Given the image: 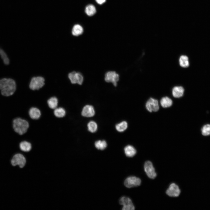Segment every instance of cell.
Wrapping results in <instances>:
<instances>
[{"label":"cell","instance_id":"cell-1","mask_svg":"<svg viewBox=\"0 0 210 210\" xmlns=\"http://www.w3.org/2000/svg\"><path fill=\"white\" fill-rule=\"evenodd\" d=\"M16 89V83L13 79L4 78L0 80V90L3 96H9L13 95Z\"/></svg>","mask_w":210,"mask_h":210},{"label":"cell","instance_id":"cell-2","mask_svg":"<svg viewBox=\"0 0 210 210\" xmlns=\"http://www.w3.org/2000/svg\"><path fill=\"white\" fill-rule=\"evenodd\" d=\"M13 126L14 131L20 135L25 133L29 127V124L26 120L20 118L14 119Z\"/></svg>","mask_w":210,"mask_h":210},{"label":"cell","instance_id":"cell-3","mask_svg":"<svg viewBox=\"0 0 210 210\" xmlns=\"http://www.w3.org/2000/svg\"><path fill=\"white\" fill-rule=\"evenodd\" d=\"M45 79L41 76L34 77L32 78L29 87L32 90H38L42 87L45 84Z\"/></svg>","mask_w":210,"mask_h":210},{"label":"cell","instance_id":"cell-4","mask_svg":"<svg viewBox=\"0 0 210 210\" xmlns=\"http://www.w3.org/2000/svg\"><path fill=\"white\" fill-rule=\"evenodd\" d=\"M141 183L140 178L135 176H130L125 180L124 185L126 187L130 188L139 186Z\"/></svg>","mask_w":210,"mask_h":210},{"label":"cell","instance_id":"cell-5","mask_svg":"<svg viewBox=\"0 0 210 210\" xmlns=\"http://www.w3.org/2000/svg\"><path fill=\"white\" fill-rule=\"evenodd\" d=\"M144 168L145 172L149 178L154 179L156 177L157 174L151 161H146L144 163Z\"/></svg>","mask_w":210,"mask_h":210},{"label":"cell","instance_id":"cell-6","mask_svg":"<svg viewBox=\"0 0 210 210\" xmlns=\"http://www.w3.org/2000/svg\"><path fill=\"white\" fill-rule=\"evenodd\" d=\"M68 78L72 84L77 83L81 85L83 81V77L82 74L79 72L74 71L70 73Z\"/></svg>","mask_w":210,"mask_h":210},{"label":"cell","instance_id":"cell-7","mask_svg":"<svg viewBox=\"0 0 210 210\" xmlns=\"http://www.w3.org/2000/svg\"><path fill=\"white\" fill-rule=\"evenodd\" d=\"M26 160L25 158L22 154L18 153L15 154L11 160V163L13 166L18 165L22 168L25 165Z\"/></svg>","mask_w":210,"mask_h":210},{"label":"cell","instance_id":"cell-8","mask_svg":"<svg viewBox=\"0 0 210 210\" xmlns=\"http://www.w3.org/2000/svg\"><path fill=\"white\" fill-rule=\"evenodd\" d=\"M120 204L123 206L122 210H134V206L131 199L125 196L122 197L119 201Z\"/></svg>","mask_w":210,"mask_h":210},{"label":"cell","instance_id":"cell-9","mask_svg":"<svg viewBox=\"0 0 210 210\" xmlns=\"http://www.w3.org/2000/svg\"><path fill=\"white\" fill-rule=\"evenodd\" d=\"M146 107L149 112H156L159 108L158 101L156 99L150 98L146 104Z\"/></svg>","mask_w":210,"mask_h":210},{"label":"cell","instance_id":"cell-10","mask_svg":"<svg viewBox=\"0 0 210 210\" xmlns=\"http://www.w3.org/2000/svg\"><path fill=\"white\" fill-rule=\"evenodd\" d=\"M105 81L107 82H111L116 86L117 82L119 80V75L114 71H109L107 72L105 77Z\"/></svg>","mask_w":210,"mask_h":210},{"label":"cell","instance_id":"cell-11","mask_svg":"<svg viewBox=\"0 0 210 210\" xmlns=\"http://www.w3.org/2000/svg\"><path fill=\"white\" fill-rule=\"evenodd\" d=\"M180 192L179 187L174 183H171L166 191V193L168 195L174 197L178 196Z\"/></svg>","mask_w":210,"mask_h":210},{"label":"cell","instance_id":"cell-12","mask_svg":"<svg viewBox=\"0 0 210 210\" xmlns=\"http://www.w3.org/2000/svg\"><path fill=\"white\" fill-rule=\"evenodd\" d=\"M95 114L94 107L91 105H87L83 108L81 112L82 116L87 117L93 116Z\"/></svg>","mask_w":210,"mask_h":210},{"label":"cell","instance_id":"cell-13","mask_svg":"<svg viewBox=\"0 0 210 210\" xmlns=\"http://www.w3.org/2000/svg\"><path fill=\"white\" fill-rule=\"evenodd\" d=\"M184 92V89L182 86H175L172 89V94L175 98H180L183 95Z\"/></svg>","mask_w":210,"mask_h":210},{"label":"cell","instance_id":"cell-14","mask_svg":"<svg viewBox=\"0 0 210 210\" xmlns=\"http://www.w3.org/2000/svg\"><path fill=\"white\" fill-rule=\"evenodd\" d=\"M29 113L30 117L33 119H38L41 115L40 110L36 107L31 108L29 111Z\"/></svg>","mask_w":210,"mask_h":210},{"label":"cell","instance_id":"cell-15","mask_svg":"<svg viewBox=\"0 0 210 210\" xmlns=\"http://www.w3.org/2000/svg\"><path fill=\"white\" fill-rule=\"evenodd\" d=\"M125 153L126 155L129 157H132L135 155L136 151L135 148L130 145L125 146L124 148Z\"/></svg>","mask_w":210,"mask_h":210},{"label":"cell","instance_id":"cell-16","mask_svg":"<svg viewBox=\"0 0 210 210\" xmlns=\"http://www.w3.org/2000/svg\"><path fill=\"white\" fill-rule=\"evenodd\" d=\"M160 103L162 106L164 108L170 107L172 104V100L167 97H165L162 98L160 101Z\"/></svg>","mask_w":210,"mask_h":210},{"label":"cell","instance_id":"cell-17","mask_svg":"<svg viewBox=\"0 0 210 210\" xmlns=\"http://www.w3.org/2000/svg\"><path fill=\"white\" fill-rule=\"evenodd\" d=\"M179 63L180 66L183 68H187L189 65L188 57L185 55L181 56L179 59Z\"/></svg>","mask_w":210,"mask_h":210},{"label":"cell","instance_id":"cell-18","mask_svg":"<svg viewBox=\"0 0 210 210\" xmlns=\"http://www.w3.org/2000/svg\"><path fill=\"white\" fill-rule=\"evenodd\" d=\"M83 29L82 27L79 24H76L73 27L72 33L74 36H78L81 35L83 33Z\"/></svg>","mask_w":210,"mask_h":210},{"label":"cell","instance_id":"cell-19","mask_svg":"<svg viewBox=\"0 0 210 210\" xmlns=\"http://www.w3.org/2000/svg\"><path fill=\"white\" fill-rule=\"evenodd\" d=\"M19 146L20 149L24 152L29 151L32 148L31 144L26 141L21 142Z\"/></svg>","mask_w":210,"mask_h":210},{"label":"cell","instance_id":"cell-20","mask_svg":"<svg viewBox=\"0 0 210 210\" xmlns=\"http://www.w3.org/2000/svg\"><path fill=\"white\" fill-rule=\"evenodd\" d=\"M85 12L88 15L91 16L96 13V9L93 5L89 4L87 5L85 7Z\"/></svg>","mask_w":210,"mask_h":210},{"label":"cell","instance_id":"cell-21","mask_svg":"<svg viewBox=\"0 0 210 210\" xmlns=\"http://www.w3.org/2000/svg\"><path fill=\"white\" fill-rule=\"evenodd\" d=\"M47 103L48 106L50 108L55 109L57 106L58 100L56 97H52L48 100Z\"/></svg>","mask_w":210,"mask_h":210},{"label":"cell","instance_id":"cell-22","mask_svg":"<svg viewBox=\"0 0 210 210\" xmlns=\"http://www.w3.org/2000/svg\"><path fill=\"white\" fill-rule=\"evenodd\" d=\"M54 113L56 117L59 118H62L65 115L66 111L62 108H57L55 109Z\"/></svg>","mask_w":210,"mask_h":210},{"label":"cell","instance_id":"cell-23","mask_svg":"<svg viewBox=\"0 0 210 210\" xmlns=\"http://www.w3.org/2000/svg\"><path fill=\"white\" fill-rule=\"evenodd\" d=\"M94 145L98 149L103 150L107 147V144L105 140H98L95 142Z\"/></svg>","mask_w":210,"mask_h":210},{"label":"cell","instance_id":"cell-24","mask_svg":"<svg viewBox=\"0 0 210 210\" xmlns=\"http://www.w3.org/2000/svg\"><path fill=\"white\" fill-rule=\"evenodd\" d=\"M127 126V122L125 121H123L116 124V128L118 131L121 132L126 130Z\"/></svg>","mask_w":210,"mask_h":210},{"label":"cell","instance_id":"cell-25","mask_svg":"<svg viewBox=\"0 0 210 210\" xmlns=\"http://www.w3.org/2000/svg\"><path fill=\"white\" fill-rule=\"evenodd\" d=\"M88 130L91 132H95L97 130V123L94 121H90L88 124Z\"/></svg>","mask_w":210,"mask_h":210},{"label":"cell","instance_id":"cell-26","mask_svg":"<svg viewBox=\"0 0 210 210\" xmlns=\"http://www.w3.org/2000/svg\"><path fill=\"white\" fill-rule=\"evenodd\" d=\"M0 55L2 59L5 64L8 65L9 63V60L4 51L2 49H0Z\"/></svg>","mask_w":210,"mask_h":210},{"label":"cell","instance_id":"cell-27","mask_svg":"<svg viewBox=\"0 0 210 210\" xmlns=\"http://www.w3.org/2000/svg\"><path fill=\"white\" fill-rule=\"evenodd\" d=\"M202 133L204 136L210 135V125L207 124L203 126L201 129Z\"/></svg>","mask_w":210,"mask_h":210},{"label":"cell","instance_id":"cell-28","mask_svg":"<svg viewBox=\"0 0 210 210\" xmlns=\"http://www.w3.org/2000/svg\"><path fill=\"white\" fill-rule=\"evenodd\" d=\"M97 3L100 5H101L104 3L106 1V0H95Z\"/></svg>","mask_w":210,"mask_h":210}]
</instances>
